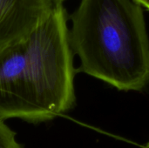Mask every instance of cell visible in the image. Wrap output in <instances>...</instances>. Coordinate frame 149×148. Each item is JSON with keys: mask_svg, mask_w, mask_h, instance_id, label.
<instances>
[{"mask_svg": "<svg viewBox=\"0 0 149 148\" xmlns=\"http://www.w3.org/2000/svg\"><path fill=\"white\" fill-rule=\"evenodd\" d=\"M64 5L28 38L0 51V119L38 124L71 110L76 100L73 51Z\"/></svg>", "mask_w": 149, "mask_h": 148, "instance_id": "6da1fadb", "label": "cell"}, {"mask_svg": "<svg viewBox=\"0 0 149 148\" xmlns=\"http://www.w3.org/2000/svg\"><path fill=\"white\" fill-rule=\"evenodd\" d=\"M70 44L80 71L120 91L149 83V39L134 0H81L70 15Z\"/></svg>", "mask_w": 149, "mask_h": 148, "instance_id": "7a4b0ae2", "label": "cell"}, {"mask_svg": "<svg viewBox=\"0 0 149 148\" xmlns=\"http://www.w3.org/2000/svg\"><path fill=\"white\" fill-rule=\"evenodd\" d=\"M53 9L52 0H0V51L28 38Z\"/></svg>", "mask_w": 149, "mask_h": 148, "instance_id": "3957f363", "label": "cell"}, {"mask_svg": "<svg viewBox=\"0 0 149 148\" xmlns=\"http://www.w3.org/2000/svg\"><path fill=\"white\" fill-rule=\"evenodd\" d=\"M0 148H24L23 145L17 141L15 132L2 119H0Z\"/></svg>", "mask_w": 149, "mask_h": 148, "instance_id": "277c9868", "label": "cell"}, {"mask_svg": "<svg viewBox=\"0 0 149 148\" xmlns=\"http://www.w3.org/2000/svg\"><path fill=\"white\" fill-rule=\"evenodd\" d=\"M138 3H140L142 7H145L149 10V0H134Z\"/></svg>", "mask_w": 149, "mask_h": 148, "instance_id": "5b68a950", "label": "cell"}, {"mask_svg": "<svg viewBox=\"0 0 149 148\" xmlns=\"http://www.w3.org/2000/svg\"><path fill=\"white\" fill-rule=\"evenodd\" d=\"M65 1V0H52V4H53V6H54V7L62 6Z\"/></svg>", "mask_w": 149, "mask_h": 148, "instance_id": "8992f818", "label": "cell"}, {"mask_svg": "<svg viewBox=\"0 0 149 148\" xmlns=\"http://www.w3.org/2000/svg\"><path fill=\"white\" fill-rule=\"evenodd\" d=\"M144 148H149V142L147 144V145H146V146H145V147H144Z\"/></svg>", "mask_w": 149, "mask_h": 148, "instance_id": "52a82bcc", "label": "cell"}]
</instances>
